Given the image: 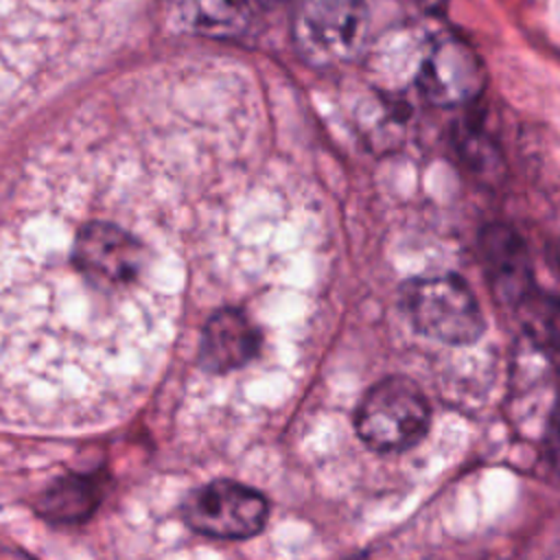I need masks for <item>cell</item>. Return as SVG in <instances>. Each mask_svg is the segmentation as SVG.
<instances>
[{
  "mask_svg": "<svg viewBox=\"0 0 560 560\" xmlns=\"http://www.w3.org/2000/svg\"><path fill=\"white\" fill-rule=\"evenodd\" d=\"M68 0H0V103L39 68L50 39H61Z\"/></svg>",
  "mask_w": 560,
  "mask_h": 560,
  "instance_id": "6da1fadb",
  "label": "cell"
},
{
  "mask_svg": "<svg viewBox=\"0 0 560 560\" xmlns=\"http://www.w3.org/2000/svg\"><path fill=\"white\" fill-rule=\"evenodd\" d=\"M402 308L411 326L446 346L475 343L486 319L470 287L453 273L416 278L400 289Z\"/></svg>",
  "mask_w": 560,
  "mask_h": 560,
  "instance_id": "7a4b0ae2",
  "label": "cell"
},
{
  "mask_svg": "<svg viewBox=\"0 0 560 560\" xmlns=\"http://www.w3.org/2000/svg\"><path fill=\"white\" fill-rule=\"evenodd\" d=\"M431 409L420 387L405 376H387L365 392L354 413V429L365 446L400 453L429 431Z\"/></svg>",
  "mask_w": 560,
  "mask_h": 560,
  "instance_id": "3957f363",
  "label": "cell"
},
{
  "mask_svg": "<svg viewBox=\"0 0 560 560\" xmlns=\"http://www.w3.org/2000/svg\"><path fill=\"white\" fill-rule=\"evenodd\" d=\"M267 516V499L258 490L232 479L210 481L192 490L184 501L186 523L212 538H252L265 527Z\"/></svg>",
  "mask_w": 560,
  "mask_h": 560,
  "instance_id": "277c9868",
  "label": "cell"
},
{
  "mask_svg": "<svg viewBox=\"0 0 560 560\" xmlns=\"http://www.w3.org/2000/svg\"><path fill=\"white\" fill-rule=\"evenodd\" d=\"M488 74L479 55L457 37H442L427 48L418 63L416 85L435 107H462L486 90Z\"/></svg>",
  "mask_w": 560,
  "mask_h": 560,
  "instance_id": "5b68a950",
  "label": "cell"
},
{
  "mask_svg": "<svg viewBox=\"0 0 560 560\" xmlns=\"http://www.w3.org/2000/svg\"><path fill=\"white\" fill-rule=\"evenodd\" d=\"M298 24L300 37L313 57L348 61L365 44L368 4L365 0H304Z\"/></svg>",
  "mask_w": 560,
  "mask_h": 560,
  "instance_id": "8992f818",
  "label": "cell"
},
{
  "mask_svg": "<svg viewBox=\"0 0 560 560\" xmlns=\"http://www.w3.org/2000/svg\"><path fill=\"white\" fill-rule=\"evenodd\" d=\"M479 256L494 298L501 304L521 306L534 289V276L518 232L505 223L486 225L479 232Z\"/></svg>",
  "mask_w": 560,
  "mask_h": 560,
  "instance_id": "52a82bcc",
  "label": "cell"
},
{
  "mask_svg": "<svg viewBox=\"0 0 560 560\" xmlns=\"http://www.w3.org/2000/svg\"><path fill=\"white\" fill-rule=\"evenodd\" d=\"M260 348V332L238 308L217 311L201 332L199 363L203 370L225 374L249 363Z\"/></svg>",
  "mask_w": 560,
  "mask_h": 560,
  "instance_id": "ba28073f",
  "label": "cell"
},
{
  "mask_svg": "<svg viewBox=\"0 0 560 560\" xmlns=\"http://www.w3.org/2000/svg\"><path fill=\"white\" fill-rule=\"evenodd\" d=\"M101 483L94 475H70L57 479L42 497L39 512L52 523H81L101 501Z\"/></svg>",
  "mask_w": 560,
  "mask_h": 560,
  "instance_id": "9c48e42d",
  "label": "cell"
},
{
  "mask_svg": "<svg viewBox=\"0 0 560 560\" xmlns=\"http://www.w3.org/2000/svg\"><path fill=\"white\" fill-rule=\"evenodd\" d=\"M245 9V0H206L201 20L214 28H232L243 20Z\"/></svg>",
  "mask_w": 560,
  "mask_h": 560,
  "instance_id": "30bf717a",
  "label": "cell"
},
{
  "mask_svg": "<svg viewBox=\"0 0 560 560\" xmlns=\"http://www.w3.org/2000/svg\"><path fill=\"white\" fill-rule=\"evenodd\" d=\"M545 453L551 466L560 472V398L553 405L547 429H545Z\"/></svg>",
  "mask_w": 560,
  "mask_h": 560,
  "instance_id": "8fae6325",
  "label": "cell"
}]
</instances>
